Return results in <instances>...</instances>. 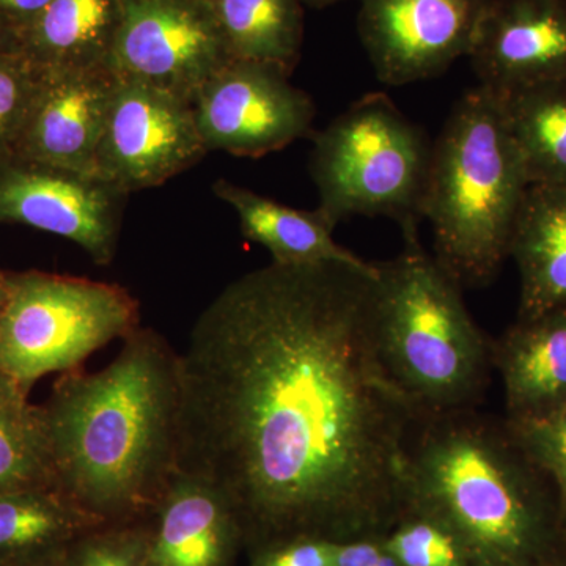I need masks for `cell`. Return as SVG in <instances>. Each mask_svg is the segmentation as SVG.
Masks as SVG:
<instances>
[{
    "label": "cell",
    "instance_id": "cell-1",
    "mask_svg": "<svg viewBox=\"0 0 566 566\" xmlns=\"http://www.w3.org/2000/svg\"><path fill=\"white\" fill-rule=\"evenodd\" d=\"M376 263L281 264L229 283L180 354V471L241 535L368 536L405 512L416 415L376 337Z\"/></svg>",
    "mask_w": 566,
    "mask_h": 566
},
{
    "label": "cell",
    "instance_id": "cell-2",
    "mask_svg": "<svg viewBox=\"0 0 566 566\" xmlns=\"http://www.w3.org/2000/svg\"><path fill=\"white\" fill-rule=\"evenodd\" d=\"M40 408L55 490L95 524L151 516L180 471V354L158 331L103 370L62 374Z\"/></svg>",
    "mask_w": 566,
    "mask_h": 566
},
{
    "label": "cell",
    "instance_id": "cell-3",
    "mask_svg": "<svg viewBox=\"0 0 566 566\" xmlns=\"http://www.w3.org/2000/svg\"><path fill=\"white\" fill-rule=\"evenodd\" d=\"M405 505L452 528L479 566H527L554 545L562 527L549 480L505 420L479 408L417 420Z\"/></svg>",
    "mask_w": 566,
    "mask_h": 566
},
{
    "label": "cell",
    "instance_id": "cell-4",
    "mask_svg": "<svg viewBox=\"0 0 566 566\" xmlns=\"http://www.w3.org/2000/svg\"><path fill=\"white\" fill-rule=\"evenodd\" d=\"M528 186L501 98L479 85L433 142L422 203L434 259L463 289L488 285L509 259Z\"/></svg>",
    "mask_w": 566,
    "mask_h": 566
},
{
    "label": "cell",
    "instance_id": "cell-5",
    "mask_svg": "<svg viewBox=\"0 0 566 566\" xmlns=\"http://www.w3.org/2000/svg\"><path fill=\"white\" fill-rule=\"evenodd\" d=\"M403 249L376 263L379 354L417 420L479 408L490 378L491 340L480 331L460 285L403 230Z\"/></svg>",
    "mask_w": 566,
    "mask_h": 566
},
{
    "label": "cell",
    "instance_id": "cell-6",
    "mask_svg": "<svg viewBox=\"0 0 566 566\" xmlns=\"http://www.w3.org/2000/svg\"><path fill=\"white\" fill-rule=\"evenodd\" d=\"M433 142L382 92L368 93L315 134L311 172L318 210L337 227L385 216L419 229Z\"/></svg>",
    "mask_w": 566,
    "mask_h": 566
},
{
    "label": "cell",
    "instance_id": "cell-7",
    "mask_svg": "<svg viewBox=\"0 0 566 566\" xmlns=\"http://www.w3.org/2000/svg\"><path fill=\"white\" fill-rule=\"evenodd\" d=\"M139 327V303L117 283L41 271L7 274L0 371L29 392L43 376L80 368L96 349Z\"/></svg>",
    "mask_w": 566,
    "mask_h": 566
},
{
    "label": "cell",
    "instance_id": "cell-8",
    "mask_svg": "<svg viewBox=\"0 0 566 566\" xmlns=\"http://www.w3.org/2000/svg\"><path fill=\"white\" fill-rule=\"evenodd\" d=\"M233 61L210 0H125L111 69L193 104Z\"/></svg>",
    "mask_w": 566,
    "mask_h": 566
},
{
    "label": "cell",
    "instance_id": "cell-9",
    "mask_svg": "<svg viewBox=\"0 0 566 566\" xmlns=\"http://www.w3.org/2000/svg\"><path fill=\"white\" fill-rule=\"evenodd\" d=\"M208 151L262 158L307 136L314 99L274 63L233 59L208 80L192 104Z\"/></svg>",
    "mask_w": 566,
    "mask_h": 566
},
{
    "label": "cell",
    "instance_id": "cell-10",
    "mask_svg": "<svg viewBox=\"0 0 566 566\" xmlns=\"http://www.w3.org/2000/svg\"><path fill=\"white\" fill-rule=\"evenodd\" d=\"M207 153L191 103L118 76L96 153V177L129 196L172 180Z\"/></svg>",
    "mask_w": 566,
    "mask_h": 566
},
{
    "label": "cell",
    "instance_id": "cell-11",
    "mask_svg": "<svg viewBox=\"0 0 566 566\" xmlns=\"http://www.w3.org/2000/svg\"><path fill=\"white\" fill-rule=\"evenodd\" d=\"M126 197L95 175L24 159L0 163V222L65 238L99 266L114 262Z\"/></svg>",
    "mask_w": 566,
    "mask_h": 566
},
{
    "label": "cell",
    "instance_id": "cell-12",
    "mask_svg": "<svg viewBox=\"0 0 566 566\" xmlns=\"http://www.w3.org/2000/svg\"><path fill=\"white\" fill-rule=\"evenodd\" d=\"M491 0H360L359 35L387 85L431 80L471 54Z\"/></svg>",
    "mask_w": 566,
    "mask_h": 566
},
{
    "label": "cell",
    "instance_id": "cell-13",
    "mask_svg": "<svg viewBox=\"0 0 566 566\" xmlns=\"http://www.w3.org/2000/svg\"><path fill=\"white\" fill-rule=\"evenodd\" d=\"M117 82L111 66L41 70L35 102L13 159L95 175Z\"/></svg>",
    "mask_w": 566,
    "mask_h": 566
},
{
    "label": "cell",
    "instance_id": "cell-14",
    "mask_svg": "<svg viewBox=\"0 0 566 566\" xmlns=\"http://www.w3.org/2000/svg\"><path fill=\"white\" fill-rule=\"evenodd\" d=\"M469 57L494 92L566 80V0H491Z\"/></svg>",
    "mask_w": 566,
    "mask_h": 566
},
{
    "label": "cell",
    "instance_id": "cell-15",
    "mask_svg": "<svg viewBox=\"0 0 566 566\" xmlns=\"http://www.w3.org/2000/svg\"><path fill=\"white\" fill-rule=\"evenodd\" d=\"M148 524V566H227L241 536L232 506L202 476L178 471Z\"/></svg>",
    "mask_w": 566,
    "mask_h": 566
},
{
    "label": "cell",
    "instance_id": "cell-16",
    "mask_svg": "<svg viewBox=\"0 0 566 566\" xmlns=\"http://www.w3.org/2000/svg\"><path fill=\"white\" fill-rule=\"evenodd\" d=\"M491 363L504 385L505 420L534 419L566 403V305L516 319L491 340Z\"/></svg>",
    "mask_w": 566,
    "mask_h": 566
},
{
    "label": "cell",
    "instance_id": "cell-17",
    "mask_svg": "<svg viewBox=\"0 0 566 566\" xmlns=\"http://www.w3.org/2000/svg\"><path fill=\"white\" fill-rule=\"evenodd\" d=\"M510 256L521 277L517 319L566 305V186H528Z\"/></svg>",
    "mask_w": 566,
    "mask_h": 566
},
{
    "label": "cell",
    "instance_id": "cell-18",
    "mask_svg": "<svg viewBox=\"0 0 566 566\" xmlns=\"http://www.w3.org/2000/svg\"><path fill=\"white\" fill-rule=\"evenodd\" d=\"M212 192L232 208L245 240L263 245L274 263L337 262L357 268L374 266L335 243V226L318 208L296 210L223 178L212 185Z\"/></svg>",
    "mask_w": 566,
    "mask_h": 566
},
{
    "label": "cell",
    "instance_id": "cell-19",
    "mask_svg": "<svg viewBox=\"0 0 566 566\" xmlns=\"http://www.w3.org/2000/svg\"><path fill=\"white\" fill-rule=\"evenodd\" d=\"M125 0H51L20 33L21 52L41 70L111 66Z\"/></svg>",
    "mask_w": 566,
    "mask_h": 566
},
{
    "label": "cell",
    "instance_id": "cell-20",
    "mask_svg": "<svg viewBox=\"0 0 566 566\" xmlns=\"http://www.w3.org/2000/svg\"><path fill=\"white\" fill-rule=\"evenodd\" d=\"M495 93L528 185L566 186V80Z\"/></svg>",
    "mask_w": 566,
    "mask_h": 566
},
{
    "label": "cell",
    "instance_id": "cell-21",
    "mask_svg": "<svg viewBox=\"0 0 566 566\" xmlns=\"http://www.w3.org/2000/svg\"><path fill=\"white\" fill-rule=\"evenodd\" d=\"M99 526L54 488L0 495V566H20L61 553Z\"/></svg>",
    "mask_w": 566,
    "mask_h": 566
},
{
    "label": "cell",
    "instance_id": "cell-22",
    "mask_svg": "<svg viewBox=\"0 0 566 566\" xmlns=\"http://www.w3.org/2000/svg\"><path fill=\"white\" fill-rule=\"evenodd\" d=\"M233 59L266 62L292 73L303 46L301 0H210Z\"/></svg>",
    "mask_w": 566,
    "mask_h": 566
},
{
    "label": "cell",
    "instance_id": "cell-23",
    "mask_svg": "<svg viewBox=\"0 0 566 566\" xmlns=\"http://www.w3.org/2000/svg\"><path fill=\"white\" fill-rule=\"evenodd\" d=\"M54 488L50 444L40 406L0 371V495Z\"/></svg>",
    "mask_w": 566,
    "mask_h": 566
},
{
    "label": "cell",
    "instance_id": "cell-24",
    "mask_svg": "<svg viewBox=\"0 0 566 566\" xmlns=\"http://www.w3.org/2000/svg\"><path fill=\"white\" fill-rule=\"evenodd\" d=\"M408 516L392 534L386 536L385 546L403 566H479L471 551L442 521L406 509Z\"/></svg>",
    "mask_w": 566,
    "mask_h": 566
},
{
    "label": "cell",
    "instance_id": "cell-25",
    "mask_svg": "<svg viewBox=\"0 0 566 566\" xmlns=\"http://www.w3.org/2000/svg\"><path fill=\"white\" fill-rule=\"evenodd\" d=\"M505 420V419H504ZM528 460L546 475L556 493L558 520L566 526V403L534 419L505 420Z\"/></svg>",
    "mask_w": 566,
    "mask_h": 566
},
{
    "label": "cell",
    "instance_id": "cell-26",
    "mask_svg": "<svg viewBox=\"0 0 566 566\" xmlns=\"http://www.w3.org/2000/svg\"><path fill=\"white\" fill-rule=\"evenodd\" d=\"M63 566H148V524H99L66 546Z\"/></svg>",
    "mask_w": 566,
    "mask_h": 566
},
{
    "label": "cell",
    "instance_id": "cell-27",
    "mask_svg": "<svg viewBox=\"0 0 566 566\" xmlns=\"http://www.w3.org/2000/svg\"><path fill=\"white\" fill-rule=\"evenodd\" d=\"M40 80V66L22 52L0 57V163L17 155Z\"/></svg>",
    "mask_w": 566,
    "mask_h": 566
},
{
    "label": "cell",
    "instance_id": "cell-28",
    "mask_svg": "<svg viewBox=\"0 0 566 566\" xmlns=\"http://www.w3.org/2000/svg\"><path fill=\"white\" fill-rule=\"evenodd\" d=\"M335 547L322 536H296L271 545L255 566H334Z\"/></svg>",
    "mask_w": 566,
    "mask_h": 566
},
{
    "label": "cell",
    "instance_id": "cell-29",
    "mask_svg": "<svg viewBox=\"0 0 566 566\" xmlns=\"http://www.w3.org/2000/svg\"><path fill=\"white\" fill-rule=\"evenodd\" d=\"M51 0H0V24L20 33L43 11Z\"/></svg>",
    "mask_w": 566,
    "mask_h": 566
},
{
    "label": "cell",
    "instance_id": "cell-30",
    "mask_svg": "<svg viewBox=\"0 0 566 566\" xmlns=\"http://www.w3.org/2000/svg\"><path fill=\"white\" fill-rule=\"evenodd\" d=\"M21 52L20 39L17 33L0 24V57Z\"/></svg>",
    "mask_w": 566,
    "mask_h": 566
},
{
    "label": "cell",
    "instance_id": "cell-31",
    "mask_svg": "<svg viewBox=\"0 0 566 566\" xmlns=\"http://www.w3.org/2000/svg\"><path fill=\"white\" fill-rule=\"evenodd\" d=\"M63 554H65V549L61 551V553L36 558V560L28 562V564H22L20 566H63Z\"/></svg>",
    "mask_w": 566,
    "mask_h": 566
},
{
    "label": "cell",
    "instance_id": "cell-32",
    "mask_svg": "<svg viewBox=\"0 0 566 566\" xmlns=\"http://www.w3.org/2000/svg\"><path fill=\"white\" fill-rule=\"evenodd\" d=\"M554 545L549 547V549L546 551V553H543L542 556L538 558H535L532 564H528L527 566H566L564 560H558V558H554L553 556Z\"/></svg>",
    "mask_w": 566,
    "mask_h": 566
},
{
    "label": "cell",
    "instance_id": "cell-33",
    "mask_svg": "<svg viewBox=\"0 0 566 566\" xmlns=\"http://www.w3.org/2000/svg\"><path fill=\"white\" fill-rule=\"evenodd\" d=\"M7 303V273L0 271V316H2L3 307Z\"/></svg>",
    "mask_w": 566,
    "mask_h": 566
},
{
    "label": "cell",
    "instance_id": "cell-34",
    "mask_svg": "<svg viewBox=\"0 0 566 566\" xmlns=\"http://www.w3.org/2000/svg\"><path fill=\"white\" fill-rule=\"evenodd\" d=\"M301 2L315 7V9H324V7L334 6V3L344 2V0H301Z\"/></svg>",
    "mask_w": 566,
    "mask_h": 566
}]
</instances>
